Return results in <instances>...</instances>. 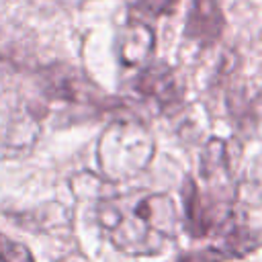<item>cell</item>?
Masks as SVG:
<instances>
[{"label": "cell", "instance_id": "cell-1", "mask_svg": "<svg viewBox=\"0 0 262 262\" xmlns=\"http://www.w3.org/2000/svg\"><path fill=\"white\" fill-rule=\"evenodd\" d=\"M96 219L106 239L123 254L151 256L168 246L178 227L174 201L164 192L133 190L102 199Z\"/></svg>", "mask_w": 262, "mask_h": 262}, {"label": "cell", "instance_id": "cell-2", "mask_svg": "<svg viewBox=\"0 0 262 262\" xmlns=\"http://www.w3.org/2000/svg\"><path fill=\"white\" fill-rule=\"evenodd\" d=\"M156 154L149 129L135 119H117L98 137L96 162L100 174L111 182H121L143 172Z\"/></svg>", "mask_w": 262, "mask_h": 262}, {"label": "cell", "instance_id": "cell-3", "mask_svg": "<svg viewBox=\"0 0 262 262\" xmlns=\"http://www.w3.org/2000/svg\"><path fill=\"white\" fill-rule=\"evenodd\" d=\"M182 205L186 231L194 237H207L211 233H221L233 221V201L223 199L213 192H203L199 184L188 176L182 184Z\"/></svg>", "mask_w": 262, "mask_h": 262}, {"label": "cell", "instance_id": "cell-4", "mask_svg": "<svg viewBox=\"0 0 262 262\" xmlns=\"http://www.w3.org/2000/svg\"><path fill=\"white\" fill-rule=\"evenodd\" d=\"M39 80L47 100L88 108H94L98 104L106 106V98L100 94V90L78 70H72L68 66L53 63L49 68H43L39 72Z\"/></svg>", "mask_w": 262, "mask_h": 262}, {"label": "cell", "instance_id": "cell-5", "mask_svg": "<svg viewBox=\"0 0 262 262\" xmlns=\"http://www.w3.org/2000/svg\"><path fill=\"white\" fill-rule=\"evenodd\" d=\"M133 86L143 100L154 102L160 111H174L182 102V84L176 72L164 61L141 66Z\"/></svg>", "mask_w": 262, "mask_h": 262}, {"label": "cell", "instance_id": "cell-6", "mask_svg": "<svg viewBox=\"0 0 262 262\" xmlns=\"http://www.w3.org/2000/svg\"><path fill=\"white\" fill-rule=\"evenodd\" d=\"M41 135L39 113L25 111L10 117L0 127V160H14L27 156Z\"/></svg>", "mask_w": 262, "mask_h": 262}, {"label": "cell", "instance_id": "cell-7", "mask_svg": "<svg viewBox=\"0 0 262 262\" xmlns=\"http://www.w3.org/2000/svg\"><path fill=\"white\" fill-rule=\"evenodd\" d=\"M225 29V16L217 0H192L186 23H184V35L199 43L201 47L215 45Z\"/></svg>", "mask_w": 262, "mask_h": 262}, {"label": "cell", "instance_id": "cell-8", "mask_svg": "<svg viewBox=\"0 0 262 262\" xmlns=\"http://www.w3.org/2000/svg\"><path fill=\"white\" fill-rule=\"evenodd\" d=\"M156 35L143 20H129L117 41V55L125 68H141L151 57Z\"/></svg>", "mask_w": 262, "mask_h": 262}, {"label": "cell", "instance_id": "cell-9", "mask_svg": "<svg viewBox=\"0 0 262 262\" xmlns=\"http://www.w3.org/2000/svg\"><path fill=\"white\" fill-rule=\"evenodd\" d=\"M0 262H35L29 248L0 233Z\"/></svg>", "mask_w": 262, "mask_h": 262}, {"label": "cell", "instance_id": "cell-10", "mask_svg": "<svg viewBox=\"0 0 262 262\" xmlns=\"http://www.w3.org/2000/svg\"><path fill=\"white\" fill-rule=\"evenodd\" d=\"M135 4L143 14L166 16V14H172V10L176 8L178 0H135Z\"/></svg>", "mask_w": 262, "mask_h": 262}, {"label": "cell", "instance_id": "cell-11", "mask_svg": "<svg viewBox=\"0 0 262 262\" xmlns=\"http://www.w3.org/2000/svg\"><path fill=\"white\" fill-rule=\"evenodd\" d=\"M227 256L223 252H219L217 248L211 250H203V252H192L186 256H180L178 262H223Z\"/></svg>", "mask_w": 262, "mask_h": 262}]
</instances>
